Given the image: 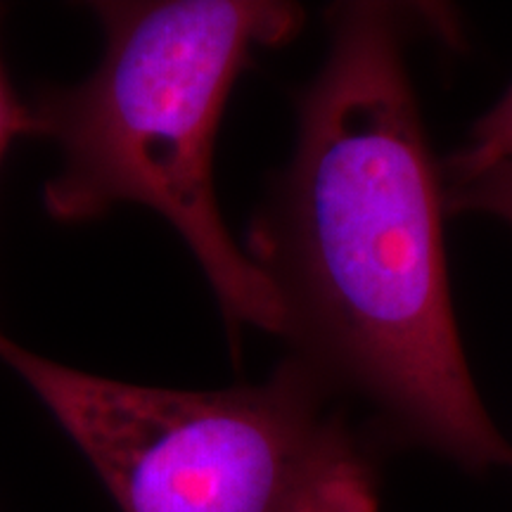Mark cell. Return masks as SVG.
Segmentation results:
<instances>
[{
  "label": "cell",
  "mask_w": 512,
  "mask_h": 512,
  "mask_svg": "<svg viewBox=\"0 0 512 512\" xmlns=\"http://www.w3.org/2000/svg\"><path fill=\"white\" fill-rule=\"evenodd\" d=\"M444 211L392 10L344 5L247 254L297 361L460 465L512 470L460 344Z\"/></svg>",
  "instance_id": "6da1fadb"
},
{
  "label": "cell",
  "mask_w": 512,
  "mask_h": 512,
  "mask_svg": "<svg viewBox=\"0 0 512 512\" xmlns=\"http://www.w3.org/2000/svg\"><path fill=\"white\" fill-rule=\"evenodd\" d=\"M444 188L446 214H484L512 228V162L470 176H448Z\"/></svg>",
  "instance_id": "277c9868"
},
{
  "label": "cell",
  "mask_w": 512,
  "mask_h": 512,
  "mask_svg": "<svg viewBox=\"0 0 512 512\" xmlns=\"http://www.w3.org/2000/svg\"><path fill=\"white\" fill-rule=\"evenodd\" d=\"M27 128V105H22V102L15 98L8 76H5L3 62H0V162H3L5 150H8L12 138L27 136Z\"/></svg>",
  "instance_id": "8992f818"
},
{
  "label": "cell",
  "mask_w": 512,
  "mask_h": 512,
  "mask_svg": "<svg viewBox=\"0 0 512 512\" xmlns=\"http://www.w3.org/2000/svg\"><path fill=\"white\" fill-rule=\"evenodd\" d=\"M105 53L86 81L27 105V136L48 138L62 166L46 185L55 221L100 219L117 204L157 211L190 247L233 325L283 337L278 294L223 226L214 140L254 48L297 34L304 12L273 0L95 3Z\"/></svg>",
  "instance_id": "7a4b0ae2"
},
{
  "label": "cell",
  "mask_w": 512,
  "mask_h": 512,
  "mask_svg": "<svg viewBox=\"0 0 512 512\" xmlns=\"http://www.w3.org/2000/svg\"><path fill=\"white\" fill-rule=\"evenodd\" d=\"M512 162V86L477 121L465 147L448 159V176H470L489 166Z\"/></svg>",
  "instance_id": "5b68a950"
},
{
  "label": "cell",
  "mask_w": 512,
  "mask_h": 512,
  "mask_svg": "<svg viewBox=\"0 0 512 512\" xmlns=\"http://www.w3.org/2000/svg\"><path fill=\"white\" fill-rule=\"evenodd\" d=\"M121 512H377V479L332 389L290 356L268 382L164 389L83 373L0 335Z\"/></svg>",
  "instance_id": "3957f363"
}]
</instances>
